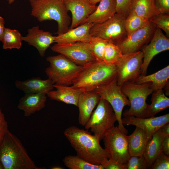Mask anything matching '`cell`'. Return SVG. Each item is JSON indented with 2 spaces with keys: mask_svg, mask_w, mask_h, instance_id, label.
<instances>
[{
  "mask_svg": "<svg viewBox=\"0 0 169 169\" xmlns=\"http://www.w3.org/2000/svg\"><path fill=\"white\" fill-rule=\"evenodd\" d=\"M133 0H116V13L125 18L128 16Z\"/></svg>",
  "mask_w": 169,
  "mask_h": 169,
  "instance_id": "obj_36",
  "label": "cell"
},
{
  "mask_svg": "<svg viewBox=\"0 0 169 169\" xmlns=\"http://www.w3.org/2000/svg\"><path fill=\"white\" fill-rule=\"evenodd\" d=\"M63 168L62 167L59 166H54L51 168L52 169H62Z\"/></svg>",
  "mask_w": 169,
  "mask_h": 169,
  "instance_id": "obj_45",
  "label": "cell"
},
{
  "mask_svg": "<svg viewBox=\"0 0 169 169\" xmlns=\"http://www.w3.org/2000/svg\"><path fill=\"white\" fill-rule=\"evenodd\" d=\"M54 52L61 54L75 64L84 66L95 60L90 43L77 42L54 44L51 47Z\"/></svg>",
  "mask_w": 169,
  "mask_h": 169,
  "instance_id": "obj_12",
  "label": "cell"
},
{
  "mask_svg": "<svg viewBox=\"0 0 169 169\" xmlns=\"http://www.w3.org/2000/svg\"><path fill=\"white\" fill-rule=\"evenodd\" d=\"M151 94V103L147 107L146 118L154 117L169 107V98L165 95L163 89L154 91Z\"/></svg>",
  "mask_w": 169,
  "mask_h": 169,
  "instance_id": "obj_28",
  "label": "cell"
},
{
  "mask_svg": "<svg viewBox=\"0 0 169 169\" xmlns=\"http://www.w3.org/2000/svg\"><path fill=\"white\" fill-rule=\"evenodd\" d=\"M122 121L123 125H133L141 129L150 139L161 126L169 122V114L146 118L126 116L122 118Z\"/></svg>",
  "mask_w": 169,
  "mask_h": 169,
  "instance_id": "obj_15",
  "label": "cell"
},
{
  "mask_svg": "<svg viewBox=\"0 0 169 169\" xmlns=\"http://www.w3.org/2000/svg\"><path fill=\"white\" fill-rule=\"evenodd\" d=\"M148 169L143 155L130 156L125 166V169Z\"/></svg>",
  "mask_w": 169,
  "mask_h": 169,
  "instance_id": "obj_35",
  "label": "cell"
},
{
  "mask_svg": "<svg viewBox=\"0 0 169 169\" xmlns=\"http://www.w3.org/2000/svg\"><path fill=\"white\" fill-rule=\"evenodd\" d=\"M169 65L151 74L140 76L134 82L137 84L146 82L151 83V88L153 91L163 89L169 83Z\"/></svg>",
  "mask_w": 169,
  "mask_h": 169,
  "instance_id": "obj_26",
  "label": "cell"
},
{
  "mask_svg": "<svg viewBox=\"0 0 169 169\" xmlns=\"http://www.w3.org/2000/svg\"><path fill=\"white\" fill-rule=\"evenodd\" d=\"M103 139L104 149L109 159L124 166L125 169V166L130 156L127 135L118 126H114L106 134Z\"/></svg>",
  "mask_w": 169,
  "mask_h": 169,
  "instance_id": "obj_9",
  "label": "cell"
},
{
  "mask_svg": "<svg viewBox=\"0 0 169 169\" xmlns=\"http://www.w3.org/2000/svg\"><path fill=\"white\" fill-rule=\"evenodd\" d=\"M154 2L160 13H169V0H154Z\"/></svg>",
  "mask_w": 169,
  "mask_h": 169,
  "instance_id": "obj_39",
  "label": "cell"
},
{
  "mask_svg": "<svg viewBox=\"0 0 169 169\" xmlns=\"http://www.w3.org/2000/svg\"><path fill=\"white\" fill-rule=\"evenodd\" d=\"M55 90H52L47 95L50 99L61 102L68 104L77 106L79 95L81 93L71 86L54 84Z\"/></svg>",
  "mask_w": 169,
  "mask_h": 169,
  "instance_id": "obj_22",
  "label": "cell"
},
{
  "mask_svg": "<svg viewBox=\"0 0 169 169\" xmlns=\"http://www.w3.org/2000/svg\"><path fill=\"white\" fill-rule=\"evenodd\" d=\"M0 169H4L3 166L0 161Z\"/></svg>",
  "mask_w": 169,
  "mask_h": 169,
  "instance_id": "obj_47",
  "label": "cell"
},
{
  "mask_svg": "<svg viewBox=\"0 0 169 169\" xmlns=\"http://www.w3.org/2000/svg\"><path fill=\"white\" fill-rule=\"evenodd\" d=\"M162 135L164 137L169 135V123H167L162 126L159 129Z\"/></svg>",
  "mask_w": 169,
  "mask_h": 169,
  "instance_id": "obj_42",
  "label": "cell"
},
{
  "mask_svg": "<svg viewBox=\"0 0 169 169\" xmlns=\"http://www.w3.org/2000/svg\"><path fill=\"white\" fill-rule=\"evenodd\" d=\"M8 1L9 4H11L13 3L15 0H5Z\"/></svg>",
  "mask_w": 169,
  "mask_h": 169,
  "instance_id": "obj_46",
  "label": "cell"
},
{
  "mask_svg": "<svg viewBox=\"0 0 169 169\" xmlns=\"http://www.w3.org/2000/svg\"><path fill=\"white\" fill-rule=\"evenodd\" d=\"M62 0V1H63V0Z\"/></svg>",
  "mask_w": 169,
  "mask_h": 169,
  "instance_id": "obj_48",
  "label": "cell"
},
{
  "mask_svg": "<svg viewBox=\"0 0 169 169\" xmlns=\"http://www.w3.org/2000/svg\"><path fill=\"white\" fill-rule=\"evenodd\" d=\"M100 97L109 102L115 114L118 127L127 135V130L125 127L122 121V111L125 106H130L129 100L122 92L121 86L117 83V78L111 82L100 86L94 90Z\"/></svg>",
  "mask_w": 169,
  "mask_h": 169,
  "instance_id": "obj_8",
  "label": "cell"
},
{
  "mask_svg": "<svg viewBox=\"0 0 169 169\" xmlns=\"http://www.w3.org/2000/svg\"><path fill=\"white\" fill-rule=\"evenodd\" d=\"M15 84L16 88L25 94L41 93L47 95L53 90L54 84L49 78L43 79L38 77L23 81L16 80Z\"/></svg>",
  "mask_w": 169,
  "mask_h": 169,
  "instance_id": "obj_20",
  "label": "cell"
},
{
  "mask_svg": "<svg viewBox=\"0 0 169 169\" xmlns=\"http://www.w3.org/2000/svg\"><path fill=\"white\" fill-rule=\"evenodd\" d=\"M151 83L146 82L137 84L127 81L121 86L122 93L130 102V107L123 113V116H133L139 118H146L149 105L146 100L149 95L153 92L151 88Z\"/></svg>",
  "mask_w": 169,
  "mask_h": 169,
  "instance_id": "obj_6",
  "label": "cell"
},
{
  "mask_svg": "<svg viewBox=\"0 0 169 169\" xmlns=\"http://www.w3.org/2000/svg\"><path fill=\"white\" fill-rule=\"evenodd\" d=\"M8 130V122L4 114L0 109V146Z\"/></svg>",
  "mask_w": 169,
  "mask_h": 169,
  "instance_id": "obj_38",
  "label": "cell"
},
{
  "mask_svg": "<svg viewBox=\"0 0 169 169\" xmlns=\"http://www.w3.org/2000/svg\"><path fill=\"white\" fill-rule=\"evenodd\" d=\"M64 133L79 157L97 165H104L108 161V155L101 146L98 136L74 126L67 128Z\"/></svg>",
  "mask_w": 169,
  "mask_h": 169,
  "instance_id": "obj_1",
  "label": "cell"
},
{
  "mask_svg": "<svg viewBox=\"0 0 169 169\" xmlns=\"http://www.w3.org/2000/svg\"><path fill=\"white\" fill-rule=\"evenodd\" d=\"M125 18L116 13L104 22L94 24L90 29V33L92 36L100 38L117 45L127 36Z\"/></svg>",
  "mask_w": 169,
  "mask_h": 169,
  "instance_id": "obj_10",
  "label": "cell"
},
{
  "mask_svg": "<svg viewBox=\"0 0 169 169\" xmlns=\"http://www.w3.org/2000/svg\"><path fill=\"white\" fill-rule=\"evenodd\" d=\"M169 49V38L163 33L161 29L156 27L150 43L143 47L141 50L143 58L140 76L146 75L150 63L155 56Z\"/></svg>",
  "mask_w": 169,
  "mask_h": 169,
  "instance_id": "obj_14",
  "label": "cell"
},
{
  "mask_svg": "<svg viewBox=\"0 0 169 169\" xmlns=\"http://www.w3.org/2000/svg\"><path fill=\"white\" fill-rule=\"evenodd\" d=\"M31 7V15L40 22L53 20L58 24L57 34L69 29L71 18L63 1L61 0H28Z\"/></svg>",
  "mask_w": 169,
  "mask_h": 169,
  "instance_id": "obj_4",
  "label": "cell"
},
{
  "mask_svg": "<svg viewBox=\"0 0 169 169\" xmlns=\"http://www.w3.org/2000/svg\"><path fill=\"white\" fill-rule=\"evenodd\" d=\"M150 169H169V156L161 152L156 159Z\"/></svg>",
  "mask_w": 169,
  "mask_h": 169,
  "instance_id": "obj_37",
  "label": "cell"
},
{
  "mask_svg": "<svg viewBox=\"0 0 169 169\" xmlns=\"http://www.w3.org/2000/svg\"><path fill=\"white\" fill-rule=\"evenodd\" d=\"M22 37L18 30L6 28L1 40L3 49H20L22 45Z\"/></svg>",
  "mask_w": 169,
  "mask_h": 169,
  "instance_id": "obj_29",
  "label": "cell"
},
{
  "mask_svg": "<svg viewBox=\"0 0 169 169\" xmlns=\"http://www.w3.org/2000/svg\"><path fill=\"white\" fill-rule=\"evenodd\" d=\"M130 11L149 21L160 13L154 0H133Z\"/></svg>",
  "mask_w": 169,
  "mask_h": 169,
  "instance_id": "obj_27",
  "label": "cell"
},
{
  "mask_svg": "<svg viewBox=\"0 0 169 169\" xmlns=\"http://www.w3.org/2000/svg\"><path fill=\"white\" fill-rule=\"evenodd\" d=\"M116 121L115 114L111 105L105 100L101 99L84 127L85 130L90 129L101 141L115 126Z\"/></svg>",
  "mask_w": 169,
  "mask_h": 169,
  "instance_id": "obj_7",
  "label": "cell"
},
{
  "mask_svg": "<svg viewBox=\"0 0 169 169\" xmlns=\"http://www.w3.org/2000/svg\"><path fill=\"white\" fill-rule=\"evenodd\" d=\"M149 139L141 129L136 127L133 132L127 136L130 156L143 155Z\"/></svg>",
  "mask_w": 169,
  "mask_h": 169,
  "instance_id": "obj_25",
  "label": "cell"
},
{
  "mask_svg": "<svg viewBox=\"0 0 169 169\" xmlns=\"http://www.w3.org/2000/svg\"><path fill=\"white\" fill-rule=\"evenodd\" d=\"M123 55L117 45L108 41L104 50L103 61L108 64L116 65Z\"/></svg>",
  "mask_w": 169,
  "mask_h": 169,
  "instance_id": "obj_32",
  "label": "cell"
},
{
  "mask_svg": "<svg viewBox=\"0 0 169 169\" xmlns=\"http://www.w3.org/2000/svg\"><path fill=\"white\" fill-rule=\"evenodd\" d=\"M156 28L150 22L146 26L127 35L117 45L123 54L140 50L143 46L150 41Z\"/></svg>",
  "mask_w": 169,
  "mask_h": 169,
  "instance_id": "obj_13",
  "label": "cell"
},
{
  "mask_svg": "<svg viewBox=\"0 0 169 169\" xmlns=\"http://www.w3.org/2000/svg\"><path fill=\"white\" fill-rule=\"evenodd\" d=\"M55 36L49 32L39 29L38 26H33L28 30V34L23 36V40L34 47L42 57L45 56L47 49L54 43Z\"/></svg>",
  "mask_w": 169,
  "mask_h": 169,
  "instance_id": "obj_17",
  "label": "cell"
},
{
  "mask_svg": "<svg viewBox=\"0 0 169 169\" xmlns=\"http://www.w3.org/2000/svg\"><path fill=\"white\" fill-rule=\"evenodd\" d=\"M94 24L85 23L65 33L55 36L54 43L64 44L77 42L90 43L92 36L90 30Z\"/></svg>",
  "mask_w": 169,
  "mask_h": 169,
  "instance_id": "obj_18",
  "label": "cell"
},
{
  "mask_svg": "<svg viewBox=\"0 0 169 169\" xmlns=\"http://www.w3.org/2000/svg\"><path fill=\"white\" fill-rule=\"evenodd\" d=\"M150 21L156 27L163 30L167 37L169 36V14L159 13L152 18Z\"/></svg>",
  "mask_w": 169,
  "mask_h": 169,
  "instance_id": "obj_34",
  "label": "cell"
},
{
  "mask_svg": "<svg viewBox=\"0 0 169 169\" xmlns=\"http://www.w3.org/2000/svg\"><path fill=\"white\" fill-rule=\"evenodd\" d=\"M0 161L4 169H43L37 166L20 140L9 130L0 146Z\"/></svg>",
  "mask_w": 169,
  "mask_h": 169,
  "instance_id": "obj_3",
  "label": "cell"
},
{
  "mask_svg": "<svg viewBox=\"0 0 169 169\" xmlns=\"http://www.w3.org/2000/svg\"><path fill=\"white\" fill-rule=\"evenodd\" d=\"M143 53L139 50L123 54L115 65L117 84L121 86L127 81L135 82L141 74Z\"/></svg>",
  "mask_w": 169,
  "mask_h": 169,
  "instance_id": "obj_11",
  "label": "cell"
},
{
  "mask_svg": "<svg viewBox=\"0 0 169 169\" xmlns=\"http://www.w3.org/2000/svg\"><path fill=\"white\" fill-rule=\"evenodd\" d=\"M162 149L163 153L169 156V135L164 138L162 144Z\"/></svg>",
  "mask_w": 169,
  "mask_h": 169,
  "instance_id": "obj_41",
  "label": "cell"
},
{
  "mask_svg": "<svg viewBox=\"0 0 169 169\" xmlns=\"http://www.w3.org/2000/svg\"><path fill=\"white\" fill-rule=\"evenodd\" d=\"M63 161L69 169H104L103 165L90 163L77 155L67 156Z\"/></svg>",
  "mask_w": 169,
  "mask_h": 169,
  "instance_id": "obj_30",
  "label": "cell"
},
{
  "mask_svg": "<svg viewBox=\"0 0 169 169\" xmlns=\"http://www.w3.org/2000/svg\"><path fill=\"white\" fill-rule=\"evenodd\" d=\"M107 41L99 37L92 36L90 43L91 51L95 61H103L104 50Z\"/></svg>",
  "mask_w": 169,
  "mask_h": 169,
  "instance_id": "obj_33",
  "label": "cell"
},
{
  "mask_svg": "<svg viewBox=\"0 0 169 169\" xmlns=\"http://www.w3.org/2000/svg\"><path fill=\"white\" fill-rule=\"evenodd\" d=\"M93 4H95L98 3L100 2L102 0H90Z\"/></svg>",
  "mask_w": 169,
  "mask_h": 169,
  "instance_id": "obj_44",
  "label": "cell"
},
{
  "mask_svg": "<svg viewBox=\"0 0 169 169\" xmlns=\"http://www.w3.org/2000/svg\"><path fill=\"white\" fill-rule=\"evenodd\" d=\"M117 74L115 65L95 60L83 66L72 86L81 92L93 91L116 78Z\"/></svg>",
  "mask_w": 169,
  "mask_h": 169,
  "instance_id": "obj_2",
  "label": "cell"
},
{
  "mask_svg": "<svg viewBox=\"0 0 169 169\" xmlns=\"http://www.w3.org/2000/svg\"><path fill=\"white\" fill-rule=\"evenodd\" d=\"M149 20L139 16L130 11L125 18V27L127 35L149 24Z\"/></svg>",
  "mask_w": 169,
  "mask_h": 169,
  "instance_id": "obj_31",
  "label": "cell"
},
{
  "mask_svg": "<svg viewBox=\"0 0 169 169\" xmlns=\"http://www.w3.org/2000/svg\"><path fill=\"white\" fill-rule=\"evenodd\" d=\"M4 25V19L2 16H0V41H1L6 28Z\"/></svg>",
  "mask_w": 169,
  "mask_h": 169,
  "instance_id": "obj_43",
  "label": "cell"
},
{
  "mask_svg": "<svg viewBox=\"0 0 169 169\" xmlns=\"http://www.w3.org/2000/svg\"><path fill=\"white\" fill-rule=\"evenodd\" d=\"M100 99V96L94 91L81 93L77 106L79 110V123L80 125L84 126Z\"/></svg>",
  "mask_w": 169,
  "mask_h": 169,
  "instance_id": "obj_19",
  "label": "cell"
},
{
  "mask_svg": "<svg viewBox=\"0 0 169 169\" xmlns=\"http://www.w3.org/2000/svg\"><path fill=\"white\" fill-rule=\"evenodd\" d=\"M164 137L158 129L148 140L143 154L148 169H150L157 157L162 152V144Z\"/></svg>",
  "mask_w": 169,
  "mask_h": 169,
  "instance_id": "obj_24",
  "label": "cell"
},
{
  "mask_svg": "<svg viewBox=\"0 0 169 169\" xmlns=\"http://www.w3.org/2000/svg\"><path fill=\"white\" fill-rule=\"evenodd\" d=\"M46 60L50 65L46 69L45 73L54 84L72 85L83 67L60 54L49 56Z\"/></svg>",
  "mask_w": 169,
  "mask_h": 169,
  "instance_id": "obj_5",
  "label": "cell"
},
{
  "mask_svg": "<svg viewBox=\"0 0 169 169\" xmlns=\"http://www.w3.org/2000/svg\"><path fill=\"white\" fill-rule=\"evenodd\" d=\"M63 2L67 11H69L72 14L69 29L83 24L97 7L90 0H64Z\"/></svg>",
  "mask_w": 169,
  "mask_h": 169,
  "instance_id": "obj_16",
  "label": "cell"
},
{
  "mask_svg": "<svg viewBox=\"0 0 169 169\" xmlns=\"http://www.w3.org/2000/svg\"><path fill=\"white\" fill-rule=\"evenodd\" d=\"M116 13V0H102L83 23H102L112 17Z\"/></svg>",
  "mask_w": 169,
  "mask_h": 169,
  "instance_id": "obj_23",
  "label": "cell"
},
{
  "mask_svg": "<svg viewBox=\"0 0 169 169\" xmlns=\"http://www.w3.org/2000/svg\"><path fill=\"white\" fill-rule=\"evenodd\" d=\"M103 166L104 169H125L124 166L110 159H109L106 163Z\"/></svg>",
  "mask_w": 169,
  "mask_h": 169,
  "instance_id": "obj_40",
  "label": "cell"
},
{
  "mask_svg": "<svg viewBox=\"0 0 169 169\" xmlns=\"http://www.w3.org/2000/svg\"><path fill=\"white\" fill-rule=\"evenodd\" d=\"M47 95L41 93L25 94L19 100L18 108L24 112L25 117H29L45 106Z\"/></svg>",
  "mask_w": 169,
  "mask_h": 169,
  "instance_id": "obj_21",
  "label": "cell"
}]
</instances>
